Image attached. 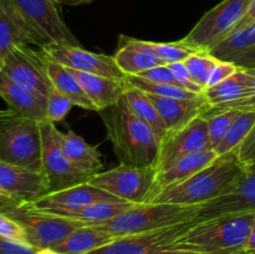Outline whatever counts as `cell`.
Listing matches in <instances>:
<instances>
[{
  "instance_id": "6da1fadb",
  "label": "cell",
  "mask_w": 255,
  "mask_h": 254,
  "mask_svg": "<svg viewBox=\"0 0 255 254\" xmlns=\"http://www.w3.org/2000/svg\"><path fill=\"white\" fill-rule=\"evenodd\" d=\"M99 114L120 164L156 167L161 138L131 111L124 97Z\"/></svg>"
},
{
  "instance_id": "7a4b0ae2",
  "label": "cell",
  "mask_w": 255,
  "mask_h": 254,
  "mask_svg": "<svg viewBox=\"0 0 255 254\" xmlns=\"http://www.w3.org/2000/svg\"><path fill=\"white\" fill-rule=\"evenodd\" d=\"M243 171L236 152L222 154L189 178L161 189L149 203L201 206L226 193Z\"/></svg>"
},
{
  "instance_id": "3957f363",
  "label": "cell",
  "mask_w": 255,
  "mask_h": 254,
  "mask_svg": "<svg viewBox=\"0 0 255 254\" xmlns=\"http://www.w3.org/2000/svg\"><path fill=\"white\" fill-rule=\"evenodd\" d=\"M254 221L255 212L222 214L197 221L173 248L199 254H247V242Z\"/></svg>"
},
{
  "instance_id": "277c9868",
  "label": "cell",
  "mask_w": 255,
  "mask_h": 254,
  "mask_svg": "<svg viewBox=\"0 0 255 254\" xmlns=\"http://www.w3.org/2000/svg\"><path fill=\"white\" fill-rule=\"evenodd\" d=\"M40 121L0 110V161L41 171Z\"/></svg>"
},
{
  "instance_id": "5b68a950",
  "label": "cell",
  "mask_w": 255,
  "mask_h": 254,
  "mask_svg": "<svg viewBox=\"0 0 255 254\" xmlns=\"http://www.w3.org/2000/svg\"><path fill=\"white\" fill-rule=\"evenodd\" d=\"M198 206L168 203L132 204L110 221L95 224L115 237H125L153 231L196 219Z\"/></svg>"
},
{
  "instance_id": "8992f818",
  "label": "cell",
  "mask_w": 255,
  "mask_h": 254,
  "mask_svg": "<svg viewBox=\"0 0 255 254\" xmlns=\"http://www.w3.org/2000/svg\"><path fill=\"white\" fill-rule=\"evenodd\" d=\"M252 2L253 0H223L208 10L181 41L196 51L209 52L232 34Z\"/></svg>"
},
{
  "instance_id": "52a82bcc",
  "label": "cell",
  "mask_w": 255,
  "mask_h": 254,
  "mask_svg": "<svg viewBox=\"0 0 255 254\" xmlns=\"http://www.w3.org/2000/svg\"><path fill=\"white\" fill-rule=\"evenodd\" d=\"M6 216L16 221L27 237V243L39 251L54 249L65 241L82 223L64 217L55 216L47 212L36 211L27 203L16 204L6 211Z\"/></svg>"
},
{
  "instance_id": "ba28073f",
  "label": "cell",
  "mask_w": 255,
  "mask_h": 254,
  "mask_svg": "<svg viewBox=\"0 0 255 254\" xmlns=\"http://www.w3.org/2000/svg\"><path fill=\"white\" fill-rule=\"evenodd\" d=\"M42 46L50 44L81 46L62 19L55 0H9Z\"/></svg>"
},
{
  "instance_id": "9c48e42d",
  "label": "cell",
  "mask_w": 255,
  "mask_h": 254,
  "mask_svg": "<svg viewBox=\"0 0 255 254\" xmlns=\"http://www.w3.org/2000/svg\"><path fill=\"white\" fill-rule=\"evenodd\" d=\"M156 167H129L125 164L94 174L90 183L132 204L148 203L156 184Z\"/></svg>"
},
{
  "instance_id": "30bf717a",
  "label": "cell",
  "mask_w": 255,
  "mask_h": 254,
  "mask_svg": "<svg viewBox=\"0 0 255 254\" xmlns=\"http://www.w3.org/2000/svg\"><path fill=\"white\" fill-rule=\"evenodd\" d=\"M40 128L42 139L41 172L47 181L49 192L89 182L92 176L74 166L62 151L60 131L55 124L45 120L40 122Z\"/></svg>"
},
{
  "instance_id": "8fae6325",
  "label": "cell",
  "mask_w": 255,
  "mask_h": 254,
  "mask_svg": "<svg viewBox=\"0 0 255 254\" xmlns=\"http://www.w3.org/2000/svg\"><path fill=\"white\" fill-rule=\"evenodd\" d=\"M2 72L20 86L47 97L54 89L46 69V59L41 49L20 45L4 57Z\"/></svg>"
},
{
  "instance_id": "7c38bea8",
  "label": "cell",
  "mask_w": 255,
  "mask_h": 254,
  "mask_svg": "<svg viewBox=\"0 0 255 254\" xmlns=\"http://www.w3.org/2000/svg\"><path fill=\"white\" fill-rule=\"evenodd\" d=\"M196 219L153 231L120 237L89 254H152L173 248L174 243L196 224Z\"/></svg>"
},
{
  "instance_id": "4fadbf2b",
  "label": "cell",
  "mask_w": 255,
  "mask_h": 254,
  "mask_svg": "<svg viewBox=\"0 0 255 254\" xmlns=\"http://www.w3.org/2000/svg\"><path fill=\"white\" fill-rule=\"evenodd\" d=\"M207 149L213 148L209 139L206 119L199 116L177 131L167 132L166 136L161 139L156 162L157 172L163 171L182 157Z\"/></svg>"
},
{
  "instance_id": "5bb4252c",
  "label": "cell",
  "mask_w": 255,
  "mask_h": 254,
  "mask_svg": "<svg viewBox=\"0 0 255 254\" xmlns=\"http://www.w3.org/2000/svg\"><path fill=\"white\" fill-rule=\"evenodd\" d=\"M255 212V162L244 164V171L218 198L198 206L196 221L232 213Z\"/></svg>"
},
{
  "instance_id": "9a60e30c",
  "label": "cell",
  "mask_w": 255,
  "mask_h": 254,
  "mask_svg": "<svg viewBox=\"0 0 255 254\" xmlns=\"http://www.w3.org/2000/svg\"><path fill=\"white\" fill-rule=\"evenodd\" d=\"M45 56L70 70L101 75L112 79H124L125 74L117 66L114 56L87 51L81 46L50 44L40 47Z\"/></svg>"
},
{
  "instance_id": "2e32d148",
  "label": "cell",
  "mask_w": 255,
  "mask_h": 254,
  "mask_svg": "<svg viewBox=\"0 0 255 254\" xmlns=\"http://www.w3.org/2000/svg\"><path fill=\"white\" fill-rule=\"evenodd\" d=\"M0 188L20 204L32 203L49 192L47 181L41 171L4 161H0Z\"/></svg>"
},
{
  "instance_id": "e0dca14e",
  "label": "cell",
  "mask_w": 255,
  "mask_h": 254,
  "mask_svg": "<svg viewBox=\"0 0 255 254\" xmlns=\"http://www.w3.org/2000/svg\"><path fill=\"white\" fill-rule=\"evenodd\" d=\"M99 202H125L109 192L94 186L90 182L76 184L69 188L47 192L32 203H27L36 211H46L51 208H79Z\"/></svg>"
},
{
  "instance_id": "ac0fdd59",
  "label": "cell",
  "mask_w": 255,
  "mask_h": 254,
  "mask_svg": "<svg viewBox=\"0 0 255 254\" xmlns=\"http://www.w3.org/2000/svg\"><path fill=\"white\" fill-rule=\"evenodd\" d=\"M157 111L161 115L167 132H173L191 124L194 119L202 116L208 109V104L203 95L194 99H173V97H159L148 95Z\"/></svg>"
},
{
  "instance_id": "d6986e66",
  "label": "cell",
  "mask_w": 255,
  "mask_h": 254,
  "mask_svg": "<svg viewBox=\"0 0 255 254\" xmlns=\"http://www.w3.org/2000/svg\"><path fill=\"white\" fill-rule=\"evenodd\" d=\"M20 45L41 47L39 39L9 0H0V56L5 57Z\"/></svg>"
},
{
  "instance_id": "ffe728a7",
  "label": "cell",
  "mask_w": 255,
  "mask_h": 254,
  "mask_svg": "<svg viewBox=\"0 0 255 254\" xmlns=\"http://www.w3.org/2000/svg\"><path fill=\"white\" fill-rule=\"evenodd\" d=\"M0 97L10 110L36 121L46 120V97L32 92L0 72Z\"/></svg>"
},
{
  "instance_id": "44dd1931",
  "label": "cell",
  "mask_w": 255,
  "mask_h": 254,
  "mask_svg": "<svg viewBox=\"0 0 255 254\" xmlns=\"http://www.w3.org/2000/svg\"><path fill=\"white\" fill-rule=\"evenodd\" d=\"M70 71L79 80L84 91L96 106L97 112L117 104L120 99L124 97L127 89L125 77L120 80L101 76V75L75 71V70H70Z\"/></svg>"
},
{
  "instance_id": "7402d4cb",
  "label": "cell",
  "mask_w": 255,
  "mask_h": 254,
  "mask_svg": "<svg viewBox=\"0 0 255 254\" xmlns=\"http://www.w3.org/2000/svg\"><path fill=\"white\" fill-rule=\"evenodd\" d=\"M252 82L253 80L248 70L239 67L236 74L221 84L207 87L203 97L209 107L224 109L247 99L251 95Z\"/></svg>"
},
{
  "instance_id": "603a6c76",
  "label": "cell",
  "mask_w": 255,
  "mask_h": 254,
  "mask_svg": "<svg viewBox=\"0 0 255 254\" xmlns=\"http://www.w3.org/2000/svg\"><path fill=\"white\" fill-rule=\"evenodd\" d=\"M217 157L218 156H217L214 149H207V151L197 152V153L182 157L178 161H176L174 163H172L171 166L167 167L166 169L157 172L156 184H154L153 194H152L149 202L153 199V197L156 196L161 189L172 186V184L179 183V182L189 178V177L193 176L194 173L201 171L202 168L208 166V164L211 163V162H213Z\"/></svg>"
},
{
  "instance_id": "cb8c5ba5",
  "label": "cell",
  "mask_w": 255,
  "mask_h": 254,
  "mask_svg": "<svg viewBox=\"0 0 255 254\" xmlns=\"http://www.w3.org/2000/svg\"><path fill=\"white\" fill-rule=\"evenodd\" d=\"M60 139L64 153L79 169L86 172L90 176H94L104 167L102 156L99 149L87 143L76 132L72 129L66 132L60 131Z\"/></svg>"
},
{
  "instance_id": "d4e9b609",
  "label": "cell",
  "mask_w": 255,
  "mask_h": 254,
  "mask_svg": "<svg viewBox=\"0 0 255 254\" xmlns=\"http://www.w3.org/2000/svg\"><path fill=\"white\" fill-rule=\"evenodd\" d=\"M117 238L119 237H115L95 224H84L75 229L52 251L59 254H89L106 244L112 243Z\"/></svg>"
},
{
  "instance_id": "484cf974",
  "label": "cell",
  "mask_w": 255,
  "mask_h": 254,
  "mask_svg": "<svg viewBox=\"0 0 255 254\" xmlns=\"http://www.w3.org/2000/svg\"><path fill=\"white\" fill-rule=\"evenodd\" d=\"M131 206L132 203H128V202H99V203L89 204V206L74 209L51 208L41 212H47V213L55 214V216L72 219V221L80 222L82 224H99L110 221Z\"/></svg>"
},
{
  "instance_id": "4316f807",
  "label": "cell",
  "mask_w": 255,
  "mask_h": 254,
  "mask_svg": "<svg viewBox=\"0 0 255 254\" xmlns=\"http://www.w3.org/2000/svg\"><path fill=\"white\" fill-rule=\"evenodd\" d=\"M45 59H46L47 74L51 80L52 87L57 90L60 94L66 96L67 99L71 100L75 106L89 110V111H97L96 106L89 99L75 75L67 67L57 64L47 56H45Z\"/></svg>"
},
{
  "instance_id": "83f0119b",
  "label": "cell",
  "mask_w": 255,
  "mask_h": 254,
  "mask_svg": "<svg viewBox=\"0 0 255 254\" xmlns=\"http://www.w3.org/2000/svg\"><path fill=\"white\" fill-rule=\"evenodd\" d=\"M120 45H129L134 49L153 55L167 65L173 64V62H183L189 56H192L196 52H199L184 45L181 40L173 42H154L121 35L120 36Z\"/></svg>"
},
{
  "instance_id": "f1b7e54d",
  "label": "cell",
  "mask_w": 255,
  "mask_h": 254,
  "mask_svg": "<svg viewBox=\"0 0 255 254\" xmlns=\"http://www.w3.org/2000/svg\"><path fill=\"white\" fill-rule=\"evenodd\" d=\"M127 85V84H126ZM124 99L126 100L127 105L131 109V111L138 117L141 121H143L147 126L151 127L159 138H163L167 133V127L162 120L161 115L157 111L153 102L148 99L144 92L134 89L127 85V89L125 91Z\"/></svg>"
},
{
  "instance_id": "f546056e",
  "label": "cell",
  "mask_w": 255,
  "mask_h": 254,
  "mask_svg": "<svg viewBox=\"0 0 255 254\" xmlns=\"http://www.w3.org/2000/svg\"><path fill=\"white\" fill-rule=\"evenodd\" d=\"M112 56L125 76H137L152 67L167 65L153 55L134 49L129 45H120Z\"/></svg>"
},
{
  "instance_id": "4dcf8cb0",
  "label": "cell",
  "mask_w": 255,
  "mask_h": 254,
  "mask_svg": "<svg viewBox=\"0 0 255 254\" xmlns=\"http://www.w3.org/2000/svg\"><path fill=\"white\" fill-rule=\"evenodd\" d=\"M255 47V22L232 32L209 51L216 59L231 61L237 55Z\"/></svg>"
},
{
  "instance_id": "1f68e13d",
  "label": "cell",
  "mask_w": 255,
  "mask_h": 254,
  "mask_svg": "<svg viewBox=\"0 0 255 254\" xmlns=\"http://www.w3.org/2000/svg\"><path fill=\"white\" fill-rule=\"evenodd\" d=\"M255 125V110H246L241 111L233 125L229 128L228 133L223 138V141L214 148L217 156L227 154L229 152L236 151L239 147V144L246 139L249 132Z\"/></svg>"
},
{
  "instance_id": "d6a6232c",
  "label": "cell",
  "mask_w": 255,
  "mask_h": 254,
  "mask_svg": "<svg viewBox=\"0 0 255 254\" xmlns=\"http://www.w3.org/2000/svg\"><path fill=\"white\" fill-rule=\"evenodd\" d=\"M241 114V110L237 109H214L208 107L202 116L206 119L208 127L209 139H211L212 148H216L233 125L234 120Z\"/></svg>"
},
{
  "instance_id": "836d02e7",
  "label": "cell",
  "mask_w": 255,
  "mask_h": 254,
  "mask_svg": "<svg viewBox=\"0 0 255 254\" xmlns=\"http://www.w3.org/2000/svg\"><path fill=\"white\" fill-rule=\"evenodd\" d=\"M125 82L128 86L134 87L139 91L148 95H154L159 97H173V99H194L201 95L193 94V92L184 90L176 85L168 84H157V82L147 81L138 76H125ZM203 95V94H202Z\"/></svg>"
},
{
  "instance_id": "e575fe53",
  "label": "cell",
  "mask_w": 255,
  "mask_h": 254,
  "mask_svg": "<svg viewBox=\"0 0 255 254\" xmlns=\"http://www.w3.org/2000/svg\"><path fill=\"white\" fill-rule=\"evenodd\" d=\"M218 61L219 60L216 59L209 52L199 51L189 56L183 62L193 81L197 85H199L202 89L206 90L212 71L216 67V65L218 64Z\"/></svg>"
},
{
  "instance_id": "d590c367",
  "label": "cell",
  "mask_w": 255,
  "mask_h": 254,
  "mask_svg": "<svg viewBox=\"0 0 255 254\" xmlns=\"http://www.w3.org/2000/svg\"><path fill=\"white\" fill-rule=\"evenodd\" d=\"M74 106L71 100L60 94L57 90L52 89L46 97V120L52 124L64 121Z\"/></svg>"
},
{
  "instance_id": "8d00e7d4",
  "label": "cell",
  "mask_w": 255,
  "mask_h": 254,
  "mask_svg": "<svg viewBox=\"0 0 255 254\" xmlns=\"http://www.w3.org/2000/svg\"><path fill=\"white\" fill-rule=\"evenodd\" d=\"M168 67L172 71V74H173L174 79L177 80V82H178V85L182 89L188 90V91L193 92V94H203L204 90L193 81V79H192L191 75H189L184 62H173V64H168Z\"/></svg>"
},
{
  "instance_id": "74e56055",
  "label": "cell",
  "mask_w": 255,
  "mask_h": 254,
  "mask_svg": "<svg viewBox=\"0 0 255 254\" xmlns=\"http://www.w3.org/2000/svg\"><path fill=\"white\" fill-rule=\"evenodd\" d=\"M0 237H5V238L27 243L26 233L22 229V227L16 221L10 218L9 216H6L2 212H0Z\"/></svg>"
},
{
  "instance_id": "f35d334b",
  "label": "cell",
  "mask_w": 255,
  "mask_h": 254,
  "mask_svg": "<svg viewBox=\"0 0 255 254\" xmlns=\"http://www.w3.org/2000/svg\"><path fill=\"white\" fill-rule=\"evenodd\" d=\"M137 76L141 77V79L147 80V81L157 82V84H168L179 86L177 80L174 79L172 71L169 70L168 65H161V66L152 67V69L147 70V71L141 72V74L137 75Z\"/></svg>"
},
{
  "instance_id": "ab89813d",
  "label": "cell",
  "mask_w": 255,
  "mask_h": 254,
  "mask_svg": "<svg viewBox=\"0 0 255 254\" xmlns=\"http://www.w3.org/2000/svg\"><path fill=\"white\" fill-rule=\"evenodd\" d=\"M238 69L239 67L237 66L234 62L219 60L218 64L216 65V67H214L213 71H212L207 87H211V86H214V85L221 84L222 81H224V80L231 77L233 74H236V72L238 71Z\"/></svg>"
},
{
  "instance_id": "60d3db41",
  "label": "cell",
  "mask_w": 255,
  "mask_h": 254,
  "mask_svg": "<svg viewBox=\"0 0 255 254\" xmlns=\"http://www.w3.org/2000/svg\"><path fill=\"white\" fill-rule=\"evenodd\" d=\"M39 249L24 242L0 237V254H37Z\"/></svg>"
},
{
  "instance_id": "b9f144b4",
  "label": "cell",
  "mask_w": 255,
  "mask_h": 254,
  "mask_svg": "<svg viewBox=\"0 0 255 254\" xmlns=\"http://www.w3.org/2000/svg\"><path fill=\"white\" fill-rule=\"evenodd\" d=\"M234 152L243 164L255 162V125L246 139L239 144V147Z\"/></svg>"
},
{
  "instance_id": "7bdbcfd3",
  "label": "cell",
  "mask_w": 255,
  "mask_h": 254,
  "mask_svg": "<svg viewBox=\"0 0 255 254\" xmlns=\"http://www.w3.org/2000/svg\"><path fill=\"white\" fill-rule=\"evenodd\" d=\"M249 71V74L252 75V91L247 99L242 100V101L237 102V104L232 105V106L224 107V109H237L241 110V111H246V110H255V67H251V69H247ZM216 109V107H214Z\"/></svg>"
},
{
  "instance_id": "ee69618b",
  "label": "cell",
  "mask_w": 255,
  "mask_h": 254,
  "mask_svg": "<svg viewBox=\"0 0 255 254\" xmlns=\"http://www.w3.org/2000/svg\"><path fill=\"white\" fill-rule=\"evenodd\" d=\"M231 62H234L238 67L242 69H251L255 67V47L243 52V54L237 55L236 57L231 60Z\"/></svg>"
},
{
  "instance_id": "f6af8a7d",
  "label": "cell",
  "mask_w": 255,
  "mask_h": 254,
  "mask_svg": "<svg viewBox=\"0 0 255 254\" xmlns=\"http://www.w3.org/2000/svg\"><path fill=\"white\" fill-rule=\"evenodd\" d=\"M253 22H255V0H253V2H252L251 6H249L248 11L246 12V15L243 16V19L238 22V25L236 26V29H234L232 32L237 31V30H239V29H243V27L253 24Z\"/></svg>"
},
{
  "instance_id": "bcb514c9",
  "label": "cell",
  "mask_w": 255,
  "mask_h": 254,
  "mask_svg": "<svg viewBox=\"0 0 255 254\" xmlns=\"http://www.w3.org/2000/svg\"><path fill=\"white\" fill-rule=\"evenodd\" d=\"M16 204L20 203H17V202L15 201V199H12L6 192H4L0 188V212L6 211L7 208H10V207L12 206H16Z\"/></svg>"
},
{
  "instance_id": "7dc6e473",
  "label": "cell",
  "mask_w": 255,
  "mask_h": 254,
  "mask_svg": "<svg viewBox=\"0 0 255 254\" xmlns=\"http://www.w3.org/2000/svg\"><path fill=\"white\" fill-rule=\"evenodd\" d=\"M246 253L247 254H255V221L253 223V227H252V229H251V233H249L248 242H247Z\"/></svg>"
},
{
  "instance_id": "c3c4849f",
  "label": "cell",
  "mask_w": 255,
  "mask_h": 254,
  "mask_svg": "<svg viewBox=\"0 0 255 254\" xmlns=\"http://www.w3.org/2000/svg\"><path fill=\"white\" fill-rule=\"evenodd\" d=\"M152 254H199V253H194V252H191V251H184V249L171 248V249H166V251H161Z\"/></svg>"
},
{
  "instance_id": "681fc988",
  "label": "cell",
  "mask_w": 255,
  "mask_h": 254,
  "mask_svg": "<svg viewBox=\"0 0 255 254\" xmlns=\"http://www.w3.org/2000/svg\"><path fill=\"white\" fill-rule=\"evenodd\" d=\"M57 4H64V5H71V6H75V5H84V4H90L94 0H55Z\"/></svg>"
},
{
  "instance_id": "f907efd6",
  "label": "cell",
  "mask_w": 255,
  "mask_h": 254,
  "mask_svg": "<svg viewBox=\"0 0 255 254\" xmlns=\"http://www.w3.org/2000/svg\"><path fill=\"white\" fill-rule=\"evenodd\" d=\"M37 254H59V253H56V252L52 251V249H42V251L37 252Z\"/></svg>"
},
{
  "instance_id": "816d5d0a",
  "label": "cell",
  "mask_w": 255,
  "mask_h": 254,
  "mask_svg": "<svg viewBox=\"0 0 255 254\" xmlns=\"http://www.w3.org/2000/svg\"><path fill=\"white\" fill-rule=\"evenodd\" d=\"M2 69H4V57L0 56V72L2 71Z\"/></svg>"
}]
</instances>
